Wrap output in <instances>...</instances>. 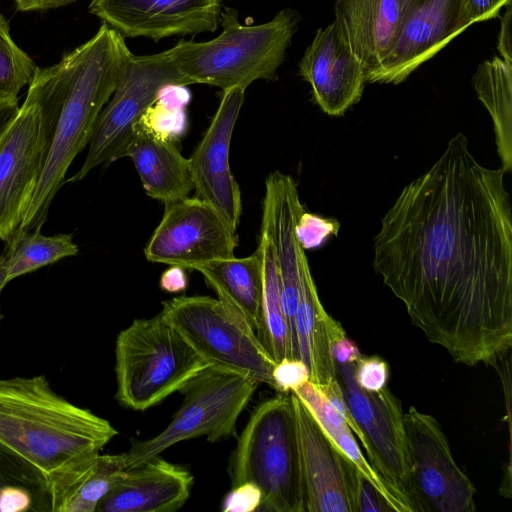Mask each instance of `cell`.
<instances>
[{"mask_svg":"<svg viewBox=\"0 0 512 512\" xmlns=\"http://www.w3.org/2000/svg\"><path fill=\"white\" fill-rule=\"evenodd\" d=\"M118 434L110 422L55 392L43 375L0 378V444L49 494Z\"/></svg>","mask_w":512,"mask_h":512,"instance_id":"cell-3","label":"cell"},{"mask_svg":"<svg viewBox=\"0 0 512 512\" xmlns=\"http://www.w3.org/2000/svg\"><path fill=\"white\" fill-rule=\"evenodd\" d=\"M161 288L169 293H176L185 290L187 286V277L181 267L171 266L166 270L160 279Z\"/></svg>","mask_w":512,"mask_h":512,"instance_id":"cell-40","label":"cell"},{"mask_svg":"<svg viewBox=\"0 0 512 512\" xmlns=\"http://www.w3.org/2000/svg\"><path fill=\"white\" fill-rule=\"evenodd\" d=\"M299 448L305 512H357L359 473L320 427L305 404L290 393Z\"/></svg>","mask_w":512,"mask_h":512,"instance_id":"cell-14","label":"cell"},{"mask_svg":"<svg viewBox=\"0 0 512 512\" xmlns=\"http://www.w3.org/2000/svg\"><path fill=\"white\" fill-rule=\"evenodd\" d=\"M1 320H2V313H1V309H0V323H1Z\"/></svg>","mask_w":512,"mask_h":512,"instance_id":"cell-43","label":"cell"},{"mask_svg":"<svg viewBox=\"0 0 512 512\" xmlns=\"http://www.w3.org/2000/svg\"><path fill=\"white\" fill-rule=\"evenodd\" d=\"M347 408L340 412L365 449L369 463L409 512L408 453L400 400L387 387L368 392L354 379V363L338 365Z\"/></svg>","mask_w":512,"mask_h":512,"instance_id":"cell-11","label":"cell"},{"mask_svg":"<svg viewBox=\"0 0 512 512\" xmlns=\"http://www.w3.org/2000/svg\"><path fill=\"white\" fill-rule=\"evenodd\" d=\"M32 504V492L23 486L10 485L0 491V512H23Z\"/></svg>","mask_w":512,"mask_h":512,"instance_id":"cell-36","label":"cell"},{"mask_svg":"<svg viewBox=\"0 0 512 512\" xmlns=\"http://www.w3.org/2000/svg\"><path fill=\"white\" fill-rule=\"evenodd\" d=\"M509 3L511 0H464L460 23L466 29L473 23L495 18Z\"/></svg>","mask_w":512,"mask_h":512,"instance_id":"cell-35","label":"cell"},{"mask_svg":"<svg viewBox=\"0 0 512 512\" xmlns=\"http://www.w3.org/2000/svg\"><path fill=\"white\" fill-rule=\"evenodd\" d=\"M169 85H190L170 49L150 55L131 54L97 118L83 165L69 181H80L96 166L125 157L134 126Z\"/></svg>","mask_w":512,"mask_h":512,"instance_id":"cell-9","label":"cell"},{"mask_svg":"<svg viewBox=\"0 0 512 512\" xmlns=\"http://www.w3.org/2000/svg\"><path fill=\"white\" fill-rule=\"evenodd\" d=\"M124 39L103 23L92 38L58 63L36 70L28 90L49 106L54 129L38 187L14 235L41 230L45 223L70 164L89 144L97 118L132 54Z\"/></svg>","mask_w":512,"mask_h":512,"instance_id":"cell-2","label":"cell"},{"mask_svg":"<svg viewBox=\"0 0 512 512\" xmlns=\"http://www.w3.org/2000/svg\"><path fill=\"white\" fill-rule=\"evenodd\" d=\"M478 99L489 112L501 167L512 169V64L499 56L483 61L472 76Z\"/></svg>","mask_w":512,"mask_h":512,"instance_id":"cell-27","label":"cell"},{"mask_svg":"<svg viewBox=\"0 0 512 512\" xmlns=\"http://www.w3.org/2000/svg\"><path fill=\"white\" fill-rule=\"evenodd\" d=\"M221 0H91L89 12L123 38L155 42L217 30Z\"/></svg>","mask_w":512,"mask_h":512,"instance_id":"cell-17","label":"cell"},{"mask_svg":"<svg viewBox=\"0 0 512 512\" xmlns=\"http://www.w3.org/2000/svg\"><path fill=\"white\" fill-rule=\"evenodd\" d=\"M230 477L232 487L256 484L264 510L305 512L290 393H279L253 409L232 454Z\"/></svg>","mask_w":512,"mask_h":512,"instance_id":"cell-5","label":"cell"},{"mask_svg":"<svg viewBox=\"0 0 512 512\" xmlns=\"http://www.w3.org/2000/svg\"><path fill=\"white\" fill-rule=\"evenodd\" d=\"M274 389L279 393H291L310 379L307 365L297 358H284L273 369Z\"/></svg>","mask_w":512,"mask_h":512,"instance_id":"cell-33","label":"cell"},{"mask_svg":"<svg viewBox=\"0 0 512 512\" xmlns=\"http://www.w3.org/2000/svg\"><path fill=\"white\" fill-rule=\"evenodd\" d=\"M193 476L159 455L127 467L99 502V512H174L188 500Z\"/></svg>","mask_w":512,"mask_h":512,"instance_id":"cell-19","label":"cell"},{"mask_svg":"<svg viewBox=\"0 0 512 512\" xmlns=\"http://www.w3.org/2000/svg\"><path fill=\"white\" fill-rule=\"evenodd\" d=\"M19 108L18 98L0 97V135L17 114Z\"/></svg>","mask_w":512,"mask_h":512,"instance_id":"cell-42","label":"cell"},{"mask_svg":"<svg viewBox=\"0 0 512 512\" xmlns=\"http://www.w3.org/2000/svg\"><path fill=\"white\" fill-rule=\"evenodd\" d=\"M464 0H398L399 29L387 58L367 82L400 84L465 29Z\"/></svg>","mask_w":512,"mask_h":512,"instance_id":"cell-15","label":"cell"},{"mask_svg":"<svg viewBox=\"0 0 512 512\" xmlns=\"http://www.w3.org/2000/svg\"><path fill=\"white\" fill-rule=\"evenodd\" d=\"M218 298L232 307L259 335L262 326L263 280L259 253L224 258L196 266Z\"/></svg>","mask_w":512,"mask_h":512,"instance_id":"cell-23","label":"cell"},{"mask_svg":"<svg viewBox=\"0 0 512 512\" xmlns=\"http://www.w3.org/2000/svg\"><path fill=\"white\" fill-rule=\"evenodd\" d=\"M339 223L335 219H326L303 212L296 227L298 240L305 249L322 245L331 235H336Z\"/></svg>","mask_w":512,"mask_h":512,"instance_id":"cell-31","label":"cell"},{"mask_svg":"<svg viewBox=\"0 0 512 512\" xmlns=\"http://www.w3.org/2000/svg\"><path fill=\"white\" fill-rule=\"evenodd\" d=\"M262 492L252 482H244L235 487L226 495L222 503L224 512H252L262 504Z\"/></svg>","mask_w":512,"mask_h":512,"instance_id":"cell-34","label":"cell"},{"mask_svg":"<svg viewBox=\"0 0 512 512\" xmlns=\"http://www.w3.org/2000/svg\"><path fill=\"white\" fill-rule=\"evenodd\" d=\"M211 366L246 374L274 389L275 360L232 307L209 296H179L160 311Z\"/></svg>","mask_w":512,"mask_h":512,"instance_id":"cell-7","label":"cell"},{"mask_svg":"<svg viewBox=\"0 0 512 512\" xmlns=\"http://www.w3.org/2000/svg\"><path fill=\"white\" fill-rule=\"evenodd\" d=\"M299 74L315 103L330 116H342L362 97L366 73L335 21L319 28L306 48Z\"/></svg>","mask_w":512,"mask_h":512,"instance_id":"cell-18","label":"cell"},{"mask_svg":"<svg viewBox=\"0 0 512 512\" xmlns=\"http://www.w3.org/2000/svg\"><path fill=\"white\" fill-rule=\"evenodd\" d=\"M259 384L246 374L208 366L179 391L184 399L167 427L152 438L132 442L126 452L127 467L185 440L205 436L216 442L233 436Z\"/></svg>","mask_w":512,"mask_h":512,"instance_id":"cell-8","label":"cell"},{"mask_svg":"<svg viewBox=\"0 0 512 512\" xmlns=\"http://www.w3.org/2000/svg\"><path fill=\"white\" fill-rule=\"evenodd\" d=\"M403 421L415 512H474L475 487L456 463L436 418L411 407Z\"/></svg>","mask_w":512,"mask_h":512,"instance_id":"cell-12","label":"cell"},{"mask_svg":"<svg viewBox=\"0 0 512 512\" xmlns=\"http://www.w3.org/2000/svg\"><path fill=\"white\" fill-rule=\"evenodd\" d=\"M331 355L337 366L355 363L362 356L357 345L346 334L337 338L331 344Z\"/></svg>","mask_w":512,"mask_h":512,"instance_id":"cell-38","label":"cell"},{"mask_svg":"<svg viewBox=\"0 0 512 512\" xmlns=\"http://www.w3.org/2000/svg\"><path fill=\"white\" fill-rule=\"evenodd\" d=\"M77 253L70 234L45 236L38 229L14 235L0 255V293L14 278Z\"/></svg>","mask_w":512,"mask_h":512,"instance_id":"cell-28","label":"cell"},{"mask_svg":"<svg viewBox=\"0 0 512 512\" xmlns=\"http://www.w3.org/2000/svg\"><path fill=\"white\" fill-rule=\"evenodd\" d=\"M300 20L297 10L285 8L268 22L243 25L238 11L225 7L217 37L205 42L179 41L169 49L190 85L208 84L222 91L246 89L256 80H277Z\"/></svg>","mask_w":512,"mask_h":512,"instance_id":"cell-4","label":"cell"},{"mask_svg":"<svg viewBox=\"0 0 512 512\" xmlns=\"http://www.w3.org/2000/svg\"><path fill=\"white\" fill-rule=\"evenodd\" d=\"M259 253L262 280V326L258 338L275 360L293 358L291 341L282 305L279 266L273 243L270 219L263 209Z\"/></svg>","mask_w":512,"mask_h":512,"instance_id":"cell-26","label":"cell"},{"mask_svg":"<svg viewBox=\"0 0 512 512\" xmlns=\"http://www.w3.org/2000/svg\"><path fill=\"white\" fill-rule=\"evenodd\" d=\"M146 194L164 204L187 197L194 189L189 158L174 140L154 129L143 117L134 126L126 149Z\"/></svg>","mask_w":512,"mask_h":512,"instance_id":"cell-20","label":"cell"},{"mask_svg":"<svg viewBox=\"0 0 512 512\" xmlns=\"http://www.w3.org/2000/svg\"><path fill=\"white\" fill-rule=\"evenodd\" d=\"M357 512H383L390 511L374 487L359 475L356 490Z\"/></svg>","mask_w":512,"mask_h":512,"instance_id":"cell-37","label":"cell"},{"mask_svg":"<svg viewBox=\"0 0 512 512\" xmlns=\"http://www.w3.org/2000/svg\"><path fill=\"white\" fill-rule=\"evenodd\" d=\"M127 456L98 454L93 460L63 480L48 496L54 512H94L99 502L123 477Z\"/></svg>","mask_w":512,"mask_h":512,"instance_id":"cell-25","label":"cell"},{"mask_svg":"<svg viewBox=\"0 0 512 512\" xmlns=\"http://www.w3.org/2000/svg\"><path fill=\"white\" fill-rule=\"evenodd\" d=\"M506 172L463 133L381 220L373 266L411 322L459 364L494 366L512 347V209Z\"/></svg>","mask_w":512,"mask_h":512,"instance_id":"cell-1","label":"cell"},{"mask_svg":"<svg viewBox=\"0 0 512 512\" xmlns=\"http://www.w3.org/2000/svg\"><path fill=\"white\" fill-rule=\"evenodd\" d=\"M244 94L243 88L223 91L209 127L189 158L196 196L212 206L235 233L242 202L239 185L231 173L229 153Z\"/></svg>","mask_w":512,"mask_h":512,"instance_id":"cell-16","label":"cell"},{"mask_svg":"<svg viewBox=\"0 0 512 512\" xmlns=\"http://www.w3.org/2000/svg\"><path fill=\"white\" fill-rule=\"evenodd\" d=\"M389 366L379 356H361L354 363V379L358 386L368 392H376L386 387Z\"/></svg>","mask_w":512,"mask_h":512,"instance_id":"cell-32","label":"cell"},{"mask_svg":"<svg viewBox=\"0 0 512 512\" xmlns=\"http://www.w3.org/2000/svg\"><path fill=\"white\" fill-rule=\"evenodd\" d=\"M293 393L305 404L324 432L352 462L357 472L379 493L390 511L409 512L364 457L352 430L321 388L309 380L296 388Z\"/></svg>","mask_w":512,"mask_h":512,"instance_id":"cell-24","label":"cell"},{"mask_svg":"<svg viewBox=\"0 0 512 512\" xmlns=\"http://www.w3.org/2000/svg\"><path fill=\"white\" fill-rule=\"evenodd\" d=\"M17 485L41 494L48 502L46 490L37 474L18 456L0 444V491Z\"/></svg>","mask_w":512,"mask_h":512,"instance_id":"cell-30","label":"cell"},{"mask_svg":"<svg viewBox=\"0 0 512 512\" xmlns=\"http://www.w3.org/2000/svg\"><path fill=\"white\" fill-rule=\"evenodd\" d=\"M208 366L161 313L135 319L116 339L115 398L123 407L144 411Z\"/></svg>","mask_w":512,"mask_h":512,"instance_id":"cell-6","label":"cell"},{"mask_svg":"<svg viewBox=\"0 0 512 512\" xmlns=\"http://www.w3.org/2000/svg\"><path fill=\"white\" fill-rule=\"evenodd\" d=\"M335 22L360 60L366 81L382 65L397 38L398 0H336Z\"/></svg>","mask_w":512,"mask_h":512,"instance_id":"cell-21","label":"cell"},{"mask_svg":"<svg viewBox=\"0 0 512 512\" xmlns=\"http://www.w3.org/2000/svg\"><path fill=\"white\" fill-rule=\"evenodd\" d=\"M237 235L217 211L197 196L165 204L144 254L148 261L181 268L234 257Z\"/></svg>","mask_w":512,"mask_h":512,"instance_id":"cell-13","label":"cell"},{"mask_svg":"<svg viewBox=\"0 0 512 512\" xmlns=\"http://www.w3.org/2000/svg\"><path fill=\"white\" fill-rule=\"evenodd\" d=\"M54 115L27 92L0 135V241L20 227L38 187L53 135Z\"/></svg>","mask_w":512,"mask_h":512,"instance_id":"cell-10","label":"cell"},{"mask_svg":"<svg viewBox=\"0 0 512 512\" xmlns=\"http://www.w3.org/2000/svg\"><path fill=\"white\" fill-rule=\"evenodd\" d=\"M20 11H44L76 2V0H13Z\"/></svg>","mask_w":512,"mask_h":512,"instance_id":"cell-41","label":"cell"},{"mask_svg":"<svg viewBox=\"0 0 512 512\" xmlns=\"http://www.w3.org/2000/svg\"><path fill=\"white\" fill-rule=\"evenodd\" d=\"M295 333L298 359L307 365L309 380L316 385H327L338 380V366L331 355V344L346 333L324 309L305 253L300 260Z\"/></svg>","mask_w":512,"mask_h":512,"instance_id":"cell-22","label":"cell"},{"mask_svg":"<svg viewBox=\"0 0 512 512\" xmlns=\"http://www.w3.org/2000/svg\"><path fill=\"white\" fill-rule=\"evenodd\" d=\"M37 69L32 58L13 41L9 24L0 13V97L18 98Z\"/></svg>","mask_w":512,"mask_h":512,"instance_id":"cell-29","label":"cell"},{"mask_svg":"<svg viewBox=\"0 0 512 512\" xmlns=\"http://www.w3.org/2000/svg\"><path fill=\"white\" fill-rule=\"evenodd\" d=\"M506 11L501 18V25L498 34L497 49L501 58L512 64L511 52V3L507 4Z\"/></svg>","mask_w":512,"mask_h":512,"instance_id":"cell-39","label":"cell"}]
</instances>
